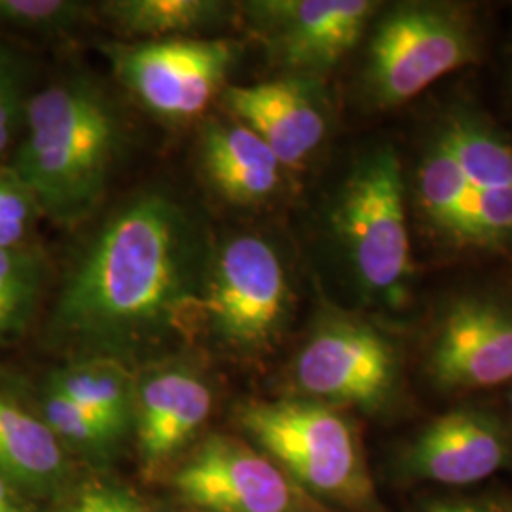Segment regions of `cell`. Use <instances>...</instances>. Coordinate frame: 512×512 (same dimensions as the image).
Wrapping results in <instances>:
<instances>
[{"mask_svg": "<svg viewBox=\"0 0 512 512\" xmlns=\"http://www.w3.org/2000/svg\"><path fill=\"white\" fill-rule=\"evenodd\" d=\"M471 192L473 188L456 160L435 139L427 148L418 171V194L427 219L442 234L458 239Z\"/></svg>", "mask_w": 512, "mask_h": 512, "instance_id": "20", "label": "cell"}, {"mask_svg": "<svg viewBox=\"0 0 512 512\" xmlns=\"http://www.w3.org/2000/svg\"><path fill=\"white\" fill-rule=\"evenodd\" d=\"M44 414L57 439L63 437L82 446H101L120 433V429L110 421L103 420L52 389H48L44 401Z\"/></svg>", "mask_w": 512, "mask_h": 512, "instance_id": "24", "label": "cell"}, {"mask_svg": "<svg viewBox=\"0 0 512 512\" xmlns=\"http://www.w3.org/2000/svg\"><path fill=\"white\" fill-rule=\"evenodd\" d=\"M27 137L12 165L48 217L76 224L103 202L124 145L118 112L90 78L52 84L27 101Z\"/></svg>", "mask_w": 512, "mask_h": 512, "instance_id": "2", "label": "cell"}, {"mask_svg": "<svg viewBox=\"0 0 512 512\" xmlns=\"http://www.w3.org/2000/svg\"><path fill=\"white\" fill-rule=\"evenodd\" d=\"M213 253L205 226L175 196L152 190L116 209L67 277L57 325L82 340L122 344L200 313Z\"/></svg>", "mask_w": 512, "mask_h": 512, "instance_id": "1", "label": "cell"}, {"mask_svg": "<svg viewBox=\"0 0 512 512\" xmlns=\"http://www.w3.org/2000/svg\"><path fill=\"white\" fill-rule=\"evenodd\" d=\"M74 512H137L128 495L114 490H92L80 497Z\"/></svg>", "mask_w": 512, "mask_h": 512, "instance_id": "27", "label": "cell"}, {"mask_svg": "<svg viewBox=\"0 0 512 512\" xmlns=\"http://www.w3.org/2000/svg\"><path fill=\"white\" fill-rule=\"evenodd\" d=\"M50 389L110 421L120 431L135 410V391L128 372L110 359H95L55 374Z\"/></svg>", "mask_w": 512, "mask_h": 512, "instance_id": "19", "label": "cell"}, {"mask_svg": "<svg viewBox=\"0 0 512 512\" xmlns=\"http://www.w3.org/2000/svg\"><path fill=\"white\" fill-rule=\"evenodd\" d=\"M311 78L287 76L251 86H230L222 103L272 148L281 165H300L327 133V116Z\"/></svg>", "mask_w": 512, "mask_h": 512, "instance_id": "12", "label": "cell"}, {"mask_svg": "<svg viewBox=\"0 0 512 512\" xmlns=\"http://www.w3.org/2000/svg\"><path fill=\"white\" fill-rule=\"evenodd\" d=\"M429 512H486L471 503H446V505H437Z\"/></svg>", "mask_w": 512, "mask_h": 512, "instance_id": "29", "label": "cell"}, {"mask_svg": "<svg viewBox=\"0 0 512 512\" xmlns=\"http://www.w3.org/2000/svg\"><path fill=\"white\" fill-rule=\"evenodd\" d=\"M61 469V446L48 423L0 397V473L14 484L42 488Z\"/></svg>", "mask_w": 512, "mask_h": 512, "instance_id": "16", "label": "cell"}, {"mask_svg": "<svg viewBox=\"0 0 512 512\" xmlns=\"http://www.w3.org/2000/svg\"><path fill=\"white\" fill-rule=\"evenodd\" d=\"M427 372L446 391L488 389L512 380V308L480 296L454 302L431 340Z\"/></svg>", "mask_w": 512, "mask_h": 512, "instance_id": "10", "label": "cell"}, {"mask_svg": "<svg viewBox=\"0 0 512 512\" xmlns=\"http://www.w3.org/2000/svg\"><path fill=\"white\" fill-rule=\"evenodd\" d=\"M118 80L165 120L200 116L219 95L241 55L228 38H158L112 44L107 50Z\"/></svg>", "mask_w": 512, "mask_h": 512, "instance_id": "6", "label": "cell"}, {"mask_svg": "<svg viewBox=\"0 0 512 512\" xmlns=\"http://www.w3.org/2000/svg\"><path fill=\"white\" fill-rule=\"evenodd\" d=\"M188 503L211 512H291L293 488L275 461L238 440L213 437L175 476Z\"/></svg>", "mask_w": 512, "mask_h": 512, "instance_id": "11", "label": "cell"}, {"mask_svg": "<svg viewBox=\"0 0 512 512\" xmlns=\"http://www.w3.org/2000/svg\"><path fill=\"white\" fill-rule=\"evenodd\" d=\"M296 382L313 397L376 410L395 391L393 344L357 319L336 317L313 332L296 359Z\"/></svg>", "mask_w": 512, "mask_h": 512, "instance_id": "9", "label": "cell"}, {"mask_svg": "<svg viewBox=\"0 0 512 512\" xmlns=\"http://www.w3.org/2000/svg\"><path fill=\"white\" fill-rule=\"evenodd\" d=\"M101 10L129 35L158 40L217 29L230 19L234 6L219 0H112Z\"/></svg>", "mask_w": 512, "mask_h": 512, "instance_id": "17", "label": "cell"}, {"mask_svg": "<svg viewBox=\"0 0 512 512\" xmlns=\"http://www.w3.org/2000/svg\"><path fill=\"white\" fill-rule=\"evenodd\" d=\"M511 404H512V399H511Z\"/></svg>", "mask_w": 512, "mask_h": 512, "instance_id": "30", "label": "cell"}, {"mask_svg": "<svg viewBox=\"0 0 512 512\" xmlns=\"http://www.w3.org/2000/svg\"><path fill=\"white\" fill-rule=\"evenodd\" d=\"M243 429L311 492L365 503L372 495L361 444L348 421L325 404L272 401L245 404Z\"/></svg>", "mask_w": 512, "mask_h": 512, "instance_id": "4", "label": "cell"}, {"mask_svg": "<svg viewBox=\"0 0 512 512\" xmlns=\"http://www.w3.org/2000/svg\"><path fill=\"white\" fill-rule=\"evenodd\" d=\"M203 175L226 202L251 207L274 196L281 162L255 131L238 120H211L200 133Z\"/></svg>", "mask_w": 512, "mask_h": 512, "instance_id": "14", "label": "cell"}, {"mask_svg": "<svg viewBox=\"0 0 512 512\" xmlns=\"http://www.w3.org/2000/svg\"><path fill=\"white\" fill-rule=\"evenodd\" d=\"M21 88V69L8 52H0V156L12 143L19 126L21 114H25Z\"/></svg>", "mask_w": 512, "mask_h": 512, "instance_id": "26", "label": "cell"}, {"mask_svg": "<svg viewBox=\"0 0 512 512\" xmlns=\"http://www.w3.org/2000/svg\"><path fill=\"white\" fill-rule=\"evenodd\" d=\"M378 10L370 0H255L243 14L277 65L311 78L332 69Z\"/></svg>", "mask_w": 512, "mask_h": 512, "instance_id": "8", "label": "cell"}, {"mask_svg": "<svg viewBox=\"0 0 512 512\" xmlns=\"http://www.w3.org/2000/svg\"><path fill=\"white\" fill-rule=\"evenodd\" d=\"M211 404L209 387L186 370L169 368L148 376L135 391L143 456L164 459L179 450L205 423Z\"/></svg>", "mask_w": 512, "mask_h": 512, "instance_id": "15", "label": "cell"}, {"mask_svg": "<svg viewBox=\"0 0 512 512\" xmlns=\"http://www.w3.org/2000/svg\"><path fill=\"white\" fill-rule=\"evenodd\" d=\"M507 459L499 423L478 410H454L423 429L408 454L416 475L446 486H469L494 475Z\"/></svg>", "mask_w": 512, "mask_h": 512, "instance_id": "13", "label": "cell"}, {"mask_svg": "<svg viewBox=\"0 0 512 512\" xmlns=\"http://www.w3.org/2000/svg\"><path fill=\"white\" fill-rule=\"evenodd\" d=\"M473 23L448 4L406 2L380 19L368 48L366 84L380 107H397L475 61Z\"/></svg>", "mask_w": 512, "mask_h": 512, "instance_id": "5", "label": "cell"}, {"mask_svg": "<svg viewBox=\"0 0 512 512\" xmlns=\"http://www.w3.org/2000/svg\"><path fill=\"white\" fill-rule=\"evenodd\" d=\"M40 281L37 256L18 247L0 249V338L23 325L37 302Z\"/></svg>", "mask_w": 512, "mask_h": 512, "instance_id": "21", "label": "cell"}, {"mask_svg": "<svg viewBox=\"0 0 512 512\" xmlns=\"http://www.w3.org/2000/svg\"><path fill=\"white\" fill-rule=\"evenodd\" d=\"M289 306L285 266L266 239L238 236L213 253L200 313L220 340L262 348L283 327Z\"/></svg>", "mask_w": 512, "mask_h": 512, "instance_id": "7", "label": "cell"}, {"mask_svg": "<svg viewBox=\"0 0 512 512\" xmlns=\"http://www.w3.org/2000/svg\"><path fill=\"white\" fill-rule=\"evenodd\" d=\"M459 243L503 247L512 241V188L475 190L459 228Z\"/></svg>", "mask_w": 512, "mask_h": 512, "instance_id": "22", "label": "cell"}, {"mask_svg": "<svg viewBox=\"0 0 512 512\" xmlns=\"http://www.w3.org/2000/svg\"><path fill=\"white\" fill-rule=\"evenodd\" d=\"M0 512H29L27 503L21 499L12 480L0 473Z\"/></svg>", "mask_w": 512, "mask_h": 512, "instance_id": "28", "label": "cell"}, {"mask_svg": "<svg viewBox=\"0 0 512 512\" xmlns=\"http://www.w3.org/2000/svg\"><path fill=\"white\" fill-rule=\"evenodd\" d=\"M437 141L456 160L471 188H512V145L480 120L454 112L439 129Z\"/></svg>", "mask_w": 512, "mask_h": 512, "instance_id": "18", "label": "cell"}, {"mask_svg": "<svg viewBox=\"0 0 512 512\" xmlns=\"http://www.w3.org/2000/svg\"><path fill=\"white\" fill-rule=\"evenodd\" d=\"M37 203L14 171L0 173V249L18 247L25 238Z\"/></svg>", "mask_w": 512, "mask_h": 512, "instance_id": "25", "label": "cell"}, {"mask_svg": "<svg viewBox=\"0 0 512 512\" xmlns=\"http://www.w3.org/2000/svg\"><path fill=\"white\" fill-rule=\"evenodd\" d=\"M332 226L366 291L399 300L410 274V236L395 148H374L353 165L334 203Z\"/></svg>", "mask_w": 512, "mask_h": 512, "instance_id": "3", "label": "cell"}, {"mask_svg": "<svg viewBox=\"0 0 512 512\" xmlns=\"http://www.w3.org/2000/svg\"><path fill=\"white\" fill-rule=\"evenodd\" d=\"M88 6L67 0H0V25L57 35L78 27Z\"/></svg>", "mask_w": 512, "mask_h": 512, "instance_id": "23", "label": "cell"}]
</instances>
